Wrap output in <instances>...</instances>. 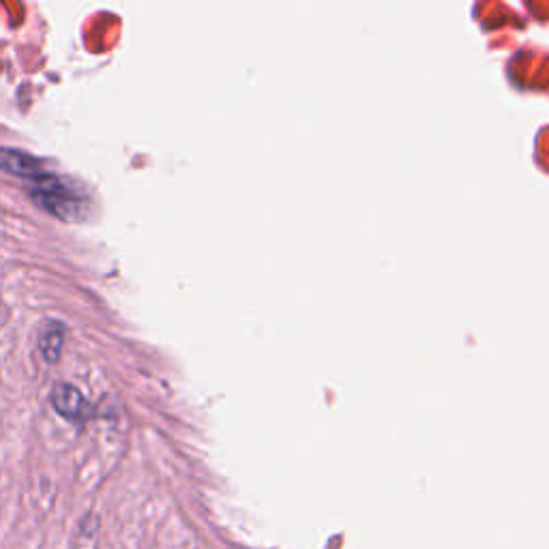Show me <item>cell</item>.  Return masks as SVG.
<instances>
[{
    "label": "cell",
    "mask_w": 549,
    "mask_h": 549,
    "mask_svg": "<svg viewBox=\"0 0 549 549\" xmlns=\"http://www.w3.org/2000/svg\"><path fill=\"white\" fill-rule=\"evenodd\" d=\"M24 191L39 209L63 219L73 221L80 219L86 209V200L76 185H71L67 178L54 174L52 170H43L31 181L24 183Z\"/></svg>",
    "instance_id": "6da1fadb"
},
{
    "label": "cell",
    "mask_w": 549,
    "mask_h": 549,
    "mask_svg": "<svg viewBox=\"0 0 549 549\" xmlns=\"http://www.w3.org/2000/svg\"><path fill=\"white\" fill-rule=\"evenodd\" d=\"M50 404L63 419L71 423H82L88 417V410H91L84 393L71 382L54 384V389L50 391Z\"/></svg>",
    "instance_id": "7a4b0ae2"
},
{
    "label": "cell",
    "mask_w": 549,
    "mask_h": 549,
    "mask_svg": "<svg viewBox=\"0 0 549 549\" xmlns=\"http://www.w3.org/2000/svg\"><path fill=\"white\" fill-rule=\"evenodd\" d=\"M48 168V163L41 157H35L33 153L20 151V148H11V146H0V170L18 176L22 181H31L33 176L43 172Z\"/></svg>",
    "instance_id": "3957f363"
},
{
    "label": "cell",
    "mask_w": 549,
    "mask_h": 549,
    "mask_svg": "<svg viewBox=\"0 0 549 549\" xmlns=\"http://www.w3.org/2000/svg\"><path fill=\"white\" fill-rule=\"evenodd\" d=\"M37 344H39V352L43 356V361L50 365L61 361L63 346H65V324L56 322V320H50L43 324L39 331V337H37Z\"/></svg>",
    "instance_id": "277c9868"
}]
</instances>
